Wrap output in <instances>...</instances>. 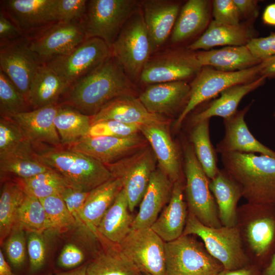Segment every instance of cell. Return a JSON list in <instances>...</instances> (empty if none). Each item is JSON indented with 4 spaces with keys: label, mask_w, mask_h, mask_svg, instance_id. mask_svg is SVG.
I'll use <instances>...</instances> for the list:
<instances>
[{
    "label": "cell",
    "mask_w": 275,
    "mask_h": 275,
    "mask_svg": "<svg viewBox=\"0 0 275 275\" xmlns=\"http://www.w3.org/2000/svg\"><path fill=\"white\" fill-rule=\"evenodd\" d=\"M134 86L112 56L102 65L71 86L59 104L93 116L113 100L134 95Z\"/></svg>",
    "instance_id": "6da1fadb"
},
{
    "label": "cell",
    "mask_w": 275,
    "mask_h": 275,
    "mask_svg": "<svg viewBox=\"0 0 275 275\" xmlns=\"http://www.w3.org/2000/svg\"><path fill=\"white\" fill-rule=\"evenodd\" d=\"M221 160L248 203L275 207V157L235 152L221 154Z\"/></svg>",
    "instance_id": "7a4b0ae2"
},
{
    "label": "cell",
    "mask_w": 275,
    "mask_h": 275,
    "mask_svg": "<svg viewBox=\"0 0 275 275\" xmlns=\"http://www.w3.org/2000/svg\"><path fill=\"white\" fill-rule=\"evenodd\" d=\"M236 227L251 264L262 270L275 253V207L248 202L238 206Z\"/></svg>",
    "instance_id": "3957f363"
},
{
    "label": "cell",
    "mask_w": 275,
    "mask_h": 275,
    "mask_svg": "<svg viewBox=\"0 0 275 275\" xmlns=\"http://www.w3.org/2000/svg\"><path fill=\"white\" fill-rule=\"evenodd\" d=\"M34 149L43 163L61 174L75 189L90 191L114 178L103 163L63 146H45Z\"/></svg>",
    "instance_id": "277c9868"
},
{
    "label": "cell",
    "mask_w": 275,
    "mask_h": 275,
    "mask_svg": "<svg viewBox=\"0 0 275 275\" xmlns=\"http://www.w3.org/2000/svg\"><path fill=\"white\" fill-rule=\"evenodd\" d=\"M184 191L188 211L204 225L214 228L222 226L217 206L209 188L208 178L198 160L189 140L182 141Z\"/></svg>",
    "instance_id": "5b68a950"
},
{
    "label": "cell",
    "mask_w": 275,
    "mask_h": 275,
    "mask_svg": "<svg viewBox=\"0 0 275 275\" xmlns=\"http://www.w3.org/2000/svg\"><path fill=\"white\" fill-rule=\"evenodd\" d=\"M112 56L129 79L139 80L153 53L141 7L125 23L111 47Z\"/></svg>",
    "instance_id": "8992f818"
},
{
    "label": "cell",
    "mask_w": 275,
    "mask_h": 275,
    "mask_svg": "<svg viewBox=\"0 0 275 275\" xmlns=\"http://www.w3.org/2000/svg\"><path fill=\"white\" fill-rule=\"evenodd\" d=\"M182 235L199 237L209 253L219 261L225 269H237L251 264L244 251L236 226L210 227L204 225L188 211Z\"/></svg>",
    "instance_id": "52a82bcc"
},
{
    "label": "cell",
    "mask_w": 275,
    "mask_h": 275,
    "mask_svg": "<svg viewBox=\"0 0 275 275\" xmlns=\"http://www.w3.org/2000/svg\"><path fill=\"white\" fill-rule=\"evenodd\" d=\"M261 63L251 68L226 72L204 66L189 83L190 91L188 102L177 117L173 129L179 130L185 120L197 106L214 98L231 86L254 81L260 76Z\"/></svg>",
    "instance_id": "ba28073f"
},
{
    "label": "cell",
    "mask_w": 275,
    "mask_h": 275,
    "mask_svg": "<svg viewBox=\"0 0 275 275\" xmlns=\"http://www.w3.org/2000/svg\"><path fill=\"white\" fill-rule=\"evenodd\" d=\"M136 0L88 1L82 23L86 40L97 38L111 48L122 28L141 7Z\"/></svg>",
    "instance_id": "9c48e42d"
},
{
    "label": "cell",
    "mask_w": 275,
    "mask_h": 275,
    "mask_svg": "<svg viewBox=\"0 0 275 275\" xmlns=\"http://www.w3.org/2000/svg\"><path fill=\"white\" fill-rule=\"evenodd\" d=\"M167 275H217L224 269L193 235L165 242Z\"/></svg>",
    "instance_id": "30bf717a"
},
{
    "label": "cell",
    "mask_w": 275,
    "mask_h": 275,
    "mask_svg": "<svg viewBox=\"0 0 275 275\" xmlns=\"http://www.w3.org/2000/svg\"><path fill=\"white\" fill-rule=\"evenodd\" d=\"M112 56L111 48L102 40H85L69 52L44 62L69 88L102 65Z\"/></svg>",
    "instance_id": "8fae6325"
},
{
    "label": "cell",
    "mask_w": 275,
    "mask_h": 275,
    "mask_svg": "<svg viewBox=\"0 0 275 275\" xmlns=\"http://www.w3.org/2000/svg\"><path fill=\"white\" fill-rule=\"evenodd\" d=\"M202 68L196 51L187 47H175L150 57L139 80L147 85L177 81L187 82L191 81Z\"/></svg>",
    "instance_id": "7c38bea8"
},
{
    "label": "cell",
    "mask_w": 275,
    "mask_h": 275,
    "mask_svg": "<svg viewBox=\"0 0 275 275\" xmlns=\"http://www.w3.org/2000/svg\"><path fill=\"white\" fill-rule=\"evenodd\" d=\"M157 161L152 148L147 146L114 163L105 164L114 178L122 180L130 212L140 204L157 168Z\"/></svg>",
    "instance_id": "4fadbf2b"
},
{
    "label": "cell",
    "mask_w": 275,
    "mask_h": 275,
    "mask_svg": "<svg viewBox=\"0 0 275 275\" xmlns=\"http://www.w3.org/2000/svg\"><path fill=\"white\" fill-rule=\"evenodd\" d=\"M118 245L141 272L167 275L165 242L151 228L131 229Z\"/></svg>",
    "instance_id": "5bb4252c"
},
{
    "label": "cell",
    "mask_w": 275,
    "mask_h": 275,
    "mask_svg": "<svg viewBox=\"0 0 275 275\" xmlns=\"http://www.w3.org/2000/svg\"><path fill=\"white\" fill-rule=\"evenodd\" d=\"M28 38L30 49L44 63L69 52L86 40V36L80 20L54 23Z\"/></svg>",
    "instance_id": "9a60e30c"
},
{
    "label": "cell",
    "mask_w": 275,
    "mask_h": 275,
    "mask_svg": "<svg viewBox=\"0 0 275 275\" xmlns=\"http://www.w3.org/2000/svg\"><path fill=\"white\" fill-rule=\"evenodd\" d=\"M0 46V70L28 100L34 75L43 63L30 49L26 37L1 44Z\"/></svg>",
    "instance_id": "2e32d148"
},
{
    "label": "cell",
    "mask_w": 275,
    "mask_h": 275,
    "mask_svg": "<svg viewBox=\"0 0 275 275\" xmlns=\"http://www.w3.org/2000/svg\"><path fill=\"white\" fill-rule=\"evenodd\" d=\"M148 143L139 133L127 138L87 135L65 147L108 164L134 153L147 146Z\"/></svg>",
    "instance_id": "e0dca14e"
},
{
    "label": "cell",
    "mask_w": 275,
    "mask_h": 275,
    "mask_svg": "<svg viewBox=\"0 0 275 275\" xmlns=\"http://www.w3.org/2000/svg\"><path fill=\"white\" fill-rule=\"evenodd\" d=\"M59 103L50 104L11 117L20 127L34 149L45 146H62L54 124Z\"/></svg>",
    "instance_id": "ac0fdd59"
},
{
    "label": "cell",
    "mask_w": 275,
    "mask_h": 275,
    "mask_svg": "<svg viewBox=\"0 0 275 275\" xmlns=\"http://www.w3.org/2000/svg\"><path fill=\"white\" fill-rule=\"evenodd\" d=\"M254 101L233 115L224 119L225 134L216 145L215 150L221 154L230 152L258 153L275 157V151L257 140L250 131L245 116Z\"/></svg>",
    "instance_id": "d6986e66"
},
{
    "label": "cell",
    "mask_w": 275,
    "mask_h": 275,
    "mask_svg": "<svg viewBox=\"0 0 275 275\" xmlns=\"http://www.w3.org/2000/svg\"><path fill=\"white\" fill-rule=\"evenodd\" d=\"M55 0H7L1 1V9L23 35L36 34L55 22Z\"/></svg>",
    "instance_id": "ffe728a7"
},
{
    "label": "cell",
    "mask_w": 275,
    "mask_h": 275,
    "mask_svg": "<svg viewBox=\"0 0 275 275\" xmlns=\"http://www.w3.org/2000/svg\"><path fill=\"white\" fill-rule=\"evenodd\" d=\"M190 91L187 81L156 83L148 85L138 98L152 114L174 115L182 113L188 102Z\"/></svg>",
    "instance_id": "44dd1931"
},
{
    "label": "cell",
    "mask_w": 275,
    "mask_h": 275,
    "mask_svg": "<svg viewBox=\"0 0 275 275\" xmlns=\"http://www.w3.org/2000/svg\"><path fill=\"white\" fill-rule=\"evenodd\" d=\"M168 125H141L140 132L153 150L158 168L174 183L183 179V169L181 155L173 141L168 128Z\"/></svg>",
    "instance_id": "7402d4cb"
},
{
    "label": "cell",
    "mask_w": 275,
    "mask_h": 275,
    "mask_svg": "<svg viewBox=\"0 0 275 275\" xmlns=\"http://www.w3.org/2000/svg\"><path fill=\"white\" fill-rule=\"evenodd\" d=\"M114 120L129 124L150 125L170 124V120L162 115L150 113L134 95L118 97L91 117V124Z\"/></svg>",
    "instance_id": "603a6c76"
},
{
    "label": "cell",
    "mask_w": 275,
    "mask_h": 275,
    "mask_svg": "<svg viewBox=\"0 0 275 275\" xmlns=\"http://www.w3.org/2000/svg\"><path fill=\"white\" fill-rule=\"evenodd\" d=\"M179 1H141L143 18L150 39L152 51L162 46L171 35L181 8Z\"/></svg>",
    "instance_id": "cb8c5ba5"
},
{
    "label": "cell",
    "mask_w": 275,
    "mask_h": 275,
    "mask_svg": "<svg viewBox=\"0 0 275 275\" xmlns=\"http://www.w3.org/2000/svg\"><path fill=\"white\" fill-rule=\"evenodd\" d=\"M174 183L157 167L153 172L148 188L134 217L132 229L150 228L169 202Z\"/></svg>",
    "instance_id": "d4e9b609"
},
{
    "label": "cell",
    "mask_w": 275,
    "mask_h": 275,
    "mask_svg": "<svg viewBox=\"0 0 275 275\" xmlns=\"http://www.w3.org/2000/svg\"><path fill=\"white\" fill-rule=\"evenodd\" d=\"M254 22L245 21L236 25L219 23L212 20L206 31L187 47L190 50H210L220 46L246 45L258 36Z\"/></svg>",
    "instance_id": "484cf974"
},
{
    "label": "cell",
    "mask_w": 275,
    "mask_h": 275,
    "mask_svg": "<svg viewBox=\"0 0 275 275\" xmlns=\"http://www.w3.org/2000/svg\"><path fill=\"white\" fill-rule=\"evenodd\" d=\"M184 179L174 183L169 202L150 227L165 242L183 234L188 213L184 200Z\"/></svg>",
    "instance_id": "4316f807"
},
{
    "label": "cell",
    "mask_w": 275,
    "mask_h": 275,
    "mask_svg": "<svg viewBox=\"0 0 275 275\" xmlns=\"http://www.w3.org/2000/svg\"><path fill=\"white\" fill-rule=\"evenodd\" d=\"M211 1H186L181 7L171 33L172 44L178 45L202 35L211 21Z\"/></svg>",
    "instance_id": "83f0119b"
},
{
    "label": "cell",
    "mask_w": 275,
    "mask_h": 275,
    "mask_svg": "<svg viewBox=\"0 0 275 275\" xmlns=\"http://www.w3.org/2000/svg\"><path fill=\"white\" fill-rule=\"evenodd\" d=\"M266 78L261 76L251 82L231 86L223 91L218 98L208 101V103L198 112L194 114L188 120L189 127L210 119L213 117L226 119L233 115L242 99L249 93L262 86Z\"/></svg>",
    "instance_id": "f1b7e54d"
},
{
    "label": "cell",
    "mask_w": 275,
    "mask_h": 275,
    "mask_svg": "<svg viewBox=\"0 0 275 275\" xmlns=\"http://www.w3.org/2000/svg\"><path fill=\"white\" fill-rule=\"evenodd\" d=\"M209 186L222 226H236L238 203L242 197L238 184L223 169H219L216 176L210 180Z\"/></svg>",
    "instance_id": "f546056e"
},
{
    "label": "cell",
    "mask_w": 275,
    "mask_h": 275,
    "mask_svg": "<svg viewBox=\"0 0 275 275\" xmlns=\"http://www.w3.org/2000/svg\"><path fill=\"white\" fill-rule=\"evenodd\" d=\"M122 188V180L114 177L90 191L81 217L85 227L97 237L101 221Z\"/></svg>",
    "instance_id": "4dcf8cb0"
},
{
    "label": "cell",
    "mask_w": 275,
    "mask_h": 275,
    "mask_svg": "<svg viewBox=\"0 0 275 275\" xmlns=\"http://www.w3.org/2000/svg\"><path fill=\"white\" fill-rule=\"evenodd\" d=\"M196 53L202 67L226 72L245 70L262 61L255 57L246 45L225 46L217 49L198 51Z\"/></svg>",
    "instance_id": "1f68e13d"
},
{
    "label": "cell",
    "mask_w": 275,
    "mask_h": 275,
    "mask_svg": "<svg viewBox=\"0 0 275 275\" xmlns=\"http://www.w3.org/2000/svg\"><path fill=\"white\" fill-rule=\"evenodd\" d=\"M69 87L45 63L37 69L31 81L28 101L31 110L59 103Z\"/></svg>",
    "instance_id": "d6a6232c"
},
{
    "label": "cell",
    "mask_w": 275,
    "mask_h": 275,
    "mask_svg": "<svg viewBox=\"0 0 275 275\" xmlns=\"http://www.w3.org/2000/svg\"><path fill=\"white\" fill-rule=\"evenodd\" d=\"M129 211L127 197L122 188L101 221L97 228L98 236L119 244L131 230L134 217Z\"/></svg>",
    "instance_id": "836d02e7"
},
{
    "label": "cell",
    "mask_w": 275,
    "mask_h": 275,
    "mask_svg": "<svg viewBox=\"0 0 275 275\" xmlns=\"http://www.w3.org/2000/svg\"><path fill=\"white\" fill-rule=\"evenodd\" d=\"M51 170L39 158L30 142L0 158L1 178L11 175L16 179H25Z\"/></svg>",
    "instance_id": "e575fe53"
},
{
    "label": "cell",
    "mask_w": 275,
    "mask_h": 275,
    "mask_svg": "<svg viewBox=\"0 0 275 275\" xmlns=\"http://www.w3.org/2000/svg\"><path fill=\"white\" fill-rule=\"evenodd\" d=\"M54 124L62 146L68 147L88 134L91 117L69 106L60 104Z\"/></svg>",
    "instance_id": "d590c367"
},
{
    "label": "cell",
    "mask_w": 275,
    "mask_h": 275,
    "mask_svg": "<svg viewBox=\"0 0 275 275\" xmlns=\"http://www.w3.org/2000/svg\"><path fill=\"white\" fill-rule=\"evenodd\" d=\"M26 194L17 179H7L3 184L0 197V240L2 243L13 230L19 207Z\"/></svg>",
    "instance_id": "8d00e7d4"
},
{
    "label": "cell",
    "mask_w": 275,
    "mask_h": 275,
    "mask_svg": "<svg viewBox=\"0 0 275 275\" xmlns=\"http://www.w3.org/2000/svg\"><path fill=\"white\" fill-rule=\"evenodd\" d=\"M209 121L206 119L190 127L189 141L193 146L198 160L208 178L211 180L217 174V152L209 134Z\"/></svg>",
    "instance_id": "74e56055"
},
{
    "label": "cell",
    "mask_w": 275,
    "mask_h": 275,
    "mask_svg": "<svg viewBox=\"0 0 275 275\" xmlns=\"http://www.w3.org/2000/svg\"><path fill=\"white\" fill-rule=\"evenodd\" d=\"M135 264L121 250L118 244L100 253L87 265V275H139Z\"/></svg>",
    "instance_id": "f35d334b"
},
{
    "label": "cell",
    "mask_w": 275,
    "mask_h": 275,
    "mask_svg": "<svg viewBox=\"0 0 275 275\" xmlns=\"http://www.w3.org/2000/svg\"><path fill=\"white\" fill-rule=\"evenodd\" d=\"M14 226L28 232L40 234L51 229L50 223L39 199L27 194L18 208Z\"/></svg>",
    "instance_id": "ab89813d"
},
{
    "label": "cell",
    "mask_w": 275,
    "mask_h": 275,
    "mask_svg": "<svg viewBox=\"0 0 275 275\" xmlns=\"http://www.w3.org/2000/svg\"><path fill=\"white\" fill-rule=\"evenodd\" d=\"M16 179L20 183L26 194L38 199L60 194L65 188L70 186L63 176L54 170L28 179Z\"/></svg>",
    "instance_id": "60d3db41"
},
{
    "label": "cell",
    "mask_w": 275,
    "mask_h": 275,
    "mask_svg": "<svg viewBox=\"0 0 275 275\" xmlns=\"http://www.w3.org/2000/svg\"><path fill=\"white\" fill-rule=\"evenodd\" d=\"M30 111L31 109L26 98L0 70L1 117L11 118Z\"/></svg>",
    "instance_id": "b9f144b4"
},
{
    "label": "cell",
    "mask_w": 275,
    "mask_h": 275,
    "mask_svg": "<svg viewBox=\"0 0 275 275\" xmlns=\"http://www.w3.org/2000/svg\"><path fill=\"white\" fill-rule=\"evenodd\" d=\"M39 200L50 223L51 229L62 231L78 225L60 194Z\"/></svg>",
    "instance_id": "7bdbcfd3"
},
{
    "label": "cell",
    "mask_w": 275,
    "mask_h": 275,
    "mask_svg": "<svg viewBox=\"0 0 275 275\" xmlns=\"http://www.w3.org/2000/svg\"><path fill=\"white\" fill-rule=\"evenodd\" d=\"M29 142L17 123L11 118L0 117V158Z\"/></svg>",
    "instance_id": "ee69618b"
},
{
    "label": "cell",
    "mask_w": 275,
    "mask_h": 275,
    "mask_svg": "<svg viewBox=\"0 0 275 275\" xmlns=\"http://www.w3.org/2000/svg\"><path fill=\"white\" fill-rule=\"evenodd\" d=\"M140 126L114 120L100 121L91 125L88 135L127 138L140 132Z\"/></svg>",
    "instance_id": "f6af8a7d"
},
{
    "label": "cell",
    "mask_w": 275,
    "mask_h": 275,
    "mask_svg": "<svg viewBox=\"0 0 275 275\" xmlns=\"http://www.w3.org/2000/svg\"><path fill=\"white\" fill-rule=\"evenodd\" d=\"M87 3L86 0H55L53 8L55 22L82 20Z\"/></svg>",
    "instance_id": "bcb514c9"
},
{
    "label": "cell",
    "mask_w": 275,
    "mask_h": 275,
    "mask_svg": "<svg viewBox=\"0 0 275 275\" xmlns=\"http://www.w3.org/2000/svg\"><path fill=\"white\" fill-rule=\"evenodd\" d=\"M24 231L14 226L5 242L7 257L15 267H20L25 258L26 241Z\"/></svg>",
    "instance_id": "7dc6e473"
},
{
    "label": "cell",
    "mask_w": 275,
    "mask_h": 275,
    "mask_svg": "<svg viewBox=\"0 0 275 275\" xmlns=\"http://www.w3.org/2000/svg\"><path fill=\"white\" fill-rule=\"evenodd\" d=\"M27 250L31 272L40 270L43 266L46 258V245L41 234L29 232Z\"/></svg>",
    "instance_id": "c3c4849f"
},
{
    "label": "cell",
    "mask_w": 275,
    "mask_h": 275,
    "mask_svg": "<svg viewBox=\"0 0 275 275\" xmlns=\"http://www.w3.org/2000/svg\"><path fill=\"white\" fill-rule=\"evenodd\" d=\"M212 13L213 20L219 23L236 25L241 22L240 14L233 0L212 1Z\"/></svg>",
    "instance_id": "681fc988"
},
{
    "label": "cell",
    "mask_w": 275,
    "mask_h": 275,
    "mask_svg": "<svg viewBox=\"0 0 275 275\" xmlns=\"http://www.w3.org/2000/svg\"><path fill=\"white\" fill-rule=\"evenodd\" d=\"M89 193L90 191H85L68 186L60 194L78 225L85 227L81 216L84 204Z\"/></svg>",
    "instance_id": "f907efd6"
},
{
    "label": "cell",
    "mask_w": 275,
    "mask_h": 275,
    "mask_svg": "<svg viewBox=\"0 0 275 275\" xmlns=\"http://www.w3.org/2000/svg\"><path fill=\"white\" fill-rule=\"evenodd\" d=\"M247 47L257 58L261 61L275 55V32L267 37L253 39Z\"/></svg>",
    "instance_id": "816d5d0a"
},
{
    "label": "cell",
    "mask_w": 275,
    "mask_h": 275,
    "mask_svg": "<svg viewBox=\"0 0 275 275\" xmlns=\"http://www.w3.org/2000/svg\"><path fill=\"white\" fill-rule=\"evenodd\" d=\"M85 258L83 251L76 245L69 243L63 247L58 258L59 266L66 269L78 267Z\"/></svg>",
    "instance_id": "f5cc1de1"
},
{
    "label": "cell",
    "mask_w": 275,
    "mask_h": 275,
    "mask_svg": "<svg viewBox=\"0 0 275 275\" xmlns=\"http://www.w3.org/2000/svg\"><path fill=\"white\" fill-rule=\"evenodd\" d=\"M22 37L24 36L20 30L1 9L0 44H3Z\"/></svg>",
    "instance_id": "db71d44e"
},
{
    "label": "cell",
    "mask_w": 275,
    "mask_h": 275,
    "mask_svg": "<svg viewBox=\"0 0 275 275\" xmlns=\"http://www.w3.org/2000/svg\"><path fill=\"white\" fill-rule=\"evenodd\" d=\"M238 9L241 19L244 21L254 22L259 14V1L233 0Z\"/></svg>",
    "instance_id": "11a10c76"
},
{
    "label": "cell",
    "mask_w": 275,
    "mask_h": 275,
    "mask_svg": "<svg viewBox=\"0 0 275 275\" xmlns=\"http://www.w3.org/2000/svg\"><path fill=\"white\" fill-rule=\"evenodd\" d=\"M261 271L262 270L257 266L250 264L237 269H224L217 275H261Z\"/></svg>",
    "instance_id": "9f6ffc18"
},
{
    "label": "cell",
    "mask_w": 275,
    "mask_h": 275,
    "mask_svg": "<svg viewBox=\"0 0 275 275\" xmlns=\"http://www.w3.org/2000/svg\"><path fill=\"white\" fill-rule=\"evenodd\" d=\"M261 64L260 76L269 79L275 78V55L262 60Z\"/></svg>",
    "instance_id": "6f0895ef"
},
{
    "label": "cell",
    "mask_w": 275,
    "mask_h": 275,
    "mask_svg": "<svg viewBox=\"0 0 275 275\" xmlns=\"http://www.w3.org/2000/svg\"><path fill=\"white\" fill-rule=\"evenodd\" d=\"M262 21L265 24L275 26V3L265 8L262 14Z\"/></svg>",
    "instance_id": "680465c9"
},
{
    "label": "cell",
    "mask_w": 275,
    "mask_h": 275,
    "mask_svg": "<svg viewBox=\"0 0 275 275\" xmlns=\"http://www.w3.org/2000/svg\"><path fill=\"white\" fill-rule=\"evenodd\" d=\"M11 268L6 261L2 250H0V275H12Z\"/></svg>",
    "instance_id": "91938a15"
},
{
    "label": "cell",
    "mask_w": 275,
    "mask_h": 275,
    "mask_svg": "<svg viewBox=\"0 0 275 275\" xmlns=\"http://www.w3.org/2000/svg\"><path fill=\"white\" fill-rule=\"evenodd\" d=\"M261 275H275V253L268 265L262 270Z\"/></svg>",
    "instance_id": "94428289"
},
{
    "label": "cell",
    "mask_w": 275,
    "mask_h": 275,
    "mask_svg": "<svg viewBox=\"0 0 275 275\" xmlns=\"http://www.w3.org/2000/svg\"><path fill=\"white\" fill-rule=\"evenodd\" d=\"M86 269L87 265H85L68 271L58 273L55 275H87Z\"/></svg>",
    "instance_id": "6125c7cd"
},
{
    "label": "cell",
    "mask_w": 275,
    "mask_h": 275,
    "mask_svg": "<svg viewBox=\"0 0 275 275\" xmlns=\"http://www.w3.org/2000/svg\"><path fill=\"white\" fill-rule=\"evenodd\" d=\"M139 275H151V274H148V273H146L140 272Z\"/></svg>",
    "instance_id": "be15d7a7"
},
{
    "label": "cell",
    "mask_w": 275,
    "mask_h": 275,
    "mask_svg": "<svg viewBox=\"0 0 275 275\" xmlns=\"http://www.w3.org/2000/svg\"><path fill=\"white\" fill-rule=\"evenodd\" d=\"M273 116L275 119V107H274V111H273Z\"/></svg>",
    "instance_id": "e7e4bbea"
},
{
    "label": "cell",
    "mask_w": 275,
    "mask_h": 275,
    "mask_svg": "<svg viewBox=\"0 0 275 275\" xmlns=\"http://www.w3.org/2000/svg\"><path fill=\"white\" fill-rule=\"evenodd\" d=\"M49 275H50V274H49Z\"/></svg>",
    "instance_id": "03108f58"
}]
</instances>
